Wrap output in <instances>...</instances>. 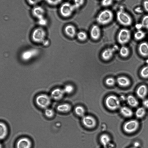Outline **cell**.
Returning <instances> with one entry per match:
<instances>
[{
    "instance_id": "cell-1",
    "label": "cell",
    "mask_w": 148,
    "mask_h": 148,
    "mask_svg": "<svg viewBox=\"0 0 148 148\" xmlns=\"http://www.w3.org/2000/svg\"><path fill=\"white\" fill-rule=\"evenodd\" d=\"M114 17L113 12L110 10L106 9L101 11L96 18L97 23L101 25H106L111 22Z\"/></svg>"
},
{
    "instance_id": "cell-2",
    "label": "cell",
    "mask_w": 148,
    "mask_h": 148,
    "mask_svg": "<svg viewBox=\"0 0 148 148\" xmlns=\"http://www.w3.org/2000/svg\"><path fill=\"white\" fill-rule=\"evenodd\" d=\"M46 32L41 26L35 28L33 31L32 38L33 41L37 43H43L45 41Z\"/></svg>"
},
{
    "instance_id": "cell-3",
    "label": "cell",
    "mask_w": 148,
    "mask_h": 148,
    "mask_svg": "<svg viewBox=\"0 0 148 148\" xmlns=\"http://www.w3.org/2000/svg\"><path fill=\"white\" fill-rule=\"evenodd\" d=\"M76 9L73 4L66 2L63 3L60 6L59 12L63 17L67 18L70 16L74 10Z\"/></svg>"
},
{
    "instance_id": "cell-4",
    "label": "cell",
    "mask_w": 148,
    "mask_h": 148,
    "mask_svg": "<svg viewBox=\"0 0 148 148\" xmlns=\"http://www.w3.org/2000/svg\"><path fill=\"white\" fill-rule=\"evenodd\" d=\"M105 103L107 108L112 110L117 109L120 106L119 99L114 95H110L106 99Z\"/></svg>"
},
{
    "instance_id": "cell-5",
    "label": "cell",
    "mask_w": 148,
    "mask_h": 148,
    "mask_svg": "<svg viewBox=\"0 0 148 148\" xmlns=\"http://www.w3.org/2000/svg\"><path fill=\"white\" fill-rule=\"evenodd\" d=\"M51 97L45 94H40L36 97V102L37 105L40 108L46 109L51 103Z\"/></svg>"
},
{
    "instance_id": "cell-6",
    "label": "cell",
    "mask_w": 148,
    "mask_h": 148,
    "mask_svg": "<svg viewBox=\"0 0 148 148\" xmlns=\"http://www.w3.org/2000/svg\"><path fill=\"white\" fill-rule=\"evenodd\" d=\"M116 18L119 22L123 25L128 26L132 24V20L131 16L123 11L120 10L117 12Z\"/></svg>"
},
{
    "instance_id": "cell-7",
    "label": "cell",
    "mask_w": 148,
    "mask_h": 148,
    "mask_svg": "<svg viewBox=\"0 0 148 148\" xmlns=\"http://www.w3.org/2000/svg\"><path fill=\"white\" fill-rule=\"evenodd\" d=\"M139 123L135 119L130 120L126 122L123 125L124 131L128 134H131L135 132L138 128Z\"/></svg>"
},
{
    "instance_id": "cell-8",
    "label": "cell",
    "mask_w": 148,
    "mask_h": 148,
    "mask_svg": "<svg viewBox=\"0 0 148 148\" xmlns=\"http://www.w3.org/2000/svg\"><path fill=\"white\" fill-rule=\"evenodd\" d=\"M31 13L33 16L38 20L45 18L46 11L42 6L37 5L33 7Z\"/></svg>"
},
{
    "instance_id": "cell-9",
    "label": "cell",
    "mask_w": 148,
    "mask_h": 148,
    "mask_svg": "<svg viewBox=\"0 0 148 148\" xmlns=\"http://www.w3.org/2000/svg\"><path fill=\"white\" fill-rule=\"evenodd\" d=\"M130 31L126 29H123L119 31L118 36V40L119 43L123 45L127 43L130 38Z\"/></svg>"
},
{
    "instance_id": "cell-10",
    "label": "cell",
    "mask_w": 148,
    "mask_h": 148,
    "mask_svg": "<svg viewBox=\"0 0 148 148\" xmlns=\"http://www.w3.org/2000/svg\"><path fill=\"white\" fill-rule=\"evenodd\" d=\"M38 53L37 49H32L23 52L21 55V59L24 61H27L36 56Z\"/></svg>"
},
{
    "instance_id": "cell-11",
    "label": "cell",
    "mask_w": 148,
    "mask_h": 148,
    "mask_svg": "<svg viewBox=\"0 0 148 148\" xmlns=\"http://www.w3.org/2000/svg\"><path fill=\"white\" fill-rule=\"evenodd\" d=\"M82 122L86 127L89 128H94L97 124L95 119L90 115L83 116L82 119Z\"/></svg>"
},
{
    "instance_id": "cell-12",
    "label": "cell",
    "mask_w": 148,
    "mask_h": 148,
    "mask_svg": "<svg viewBox=\"0 0 148 148\" xmlns=\"http://www.w3.org/2000/svg\"><path fill=\"white\" fill-rule=\"evenodd\" d=\"M31 141L27 137L22 138L19 139L16 144V148H31Z\"/></svg>"
},
{
    "instance_id": "cell-13",
    "label": "cell",
    "mask_w": 148,
    "mask_h": 148,
    "mask_svg": "<svg viewBox=\"0 0 148 148\" xmlns=\"http://www.w3.org/2000/svg\"><path fill=\"white\" fill-rule=\"evenodd\" d=\"M118 49V46L115 45L112 48L105 49L102 53V57L105 60L110 59L113 56L114 53Z\"/></svg>"
},
{
    "instance_id": "cell-14",
    "label": "cell",
    "mask_w": 148,
    "mask_h": 148,
    "mask_svg": "<svg viewBox=\"0 0 148 148\" xmlns=\"http://www.w3.org/2000/svg\"><path fill=\"white\" fill-rule=\"evenodd\" d=\"M65 93L63 89L57 88L53 90L51 93V98L56 100L61 99Z\"/></svg>"
},
{
    "instance_id": "cell-15",
    "label": "cell",
    "mask_w": 148,
    "mask_h": 148,
    "mask_svg": "<svg viewBox=\"0 0 148 148\" xmlns=\"http://www.w3.org/2000/svg\"><path fill=\"white\" fill-rule=\"evenodd\" d=\"M148 92L147 86L144 85L140 86L137 89L136 94L137 96L141 99H144L146 97Z\"/></svg>"
},
{
    "instance_id": "cell-16",
    "label": "cell",
    "mask_w": 148,
    "mask_h": 148,
    "mask_svg": "<svg viewBox=\"0 0 148 148\" xmlns=\"http://www.w3.org/2000/svg\"><path fill=\"white\" fill-rule=\"evenodd\" d=\"M101 33V29L97 25H94L91 29L90 36L93 39L97 40L100 37Z\"/></svg>"
},
{
    "instance_id": "cell-17",
    "label": "cell",
    "mask_w": 148,
    "mask_h": 148,
    "mask_svg": "<svg viewBox=\"0 0 148 148\" xmlns=\"http://www.w3.org/2000/svg\"><path fill=\"white\" fill-rule=\"evenodd\" d=\"M65 33L70 37H73L76 34V29L74 26L72 25H68L64 28Z\"/></svg>"
},
{
    "instance_id": "cell-18",
    "label": "cell",
    "mask_w": 148,
    "mask_h": 148,
    "mask_svg": "<svg viewBox=\"0 0 148 148\" xmlns=\"http://www.w3.org/2000/svg\"><path fill=\"white\" fill-rule=\"evenodd\" d=\"M139 51L143 56H148V44L146 42L141 43L139 47Z\"/></svg>"
},
{
    "instance_id": "cell-19",
    "label": "cell",
    "mask_w": 148,
    "mask_h": 148,
    "mask_svg": "<svg viewBox=\"0 0 148 148\" xmlns=\"http://www.w3.org/2000/svg\"><path fill=\"white\" fill-rule=\"evenodd\" d=\"M120 112L123 116L127 118L132 117L133 114L132 109L127 106L121 107L120 109Z\"/></svg>"
},
{
    "instance_id": "cell-20",
    "label": "cell",
    "mask_w": 148,
    "mask_h": 148,
    "mask_svg": "<svg viewBox=\"0 0 148 148\" xmlns=\"http://www.w3.org/2000/svg\"><path fill=\"white\" fill-rule=\"evenodd\" d=\"M0 138L2 140L5 138L8 133V129L6 124L4 123L1 122L0 124Z\"/></svg>"
},
{
    "instance_id": "cell-21",
    "label": "cell",
    "mask_w": 148,
    "mask_h": 148,
    "mask_svg": "<svg viewBox=\"0 0 148 148\" xmlns=\"http://www.w3.org/2000/svg\"><path fill=\"white\" fill-rule=\"evenodd\" d=\"M126 101L129 105L132 107H136L138 105V102L137 99L132 95H129L127 97Z\"/></svg>"
},
{
    "instance_id": "cell-22",
    "label": "cell",
    "mask_w": 148,
    "mask_h": 148,
    "mask_svg": "<svg viewBox=\"0 0 148 148\" xmlns=\"http://www.w3.org/2000/svg\"><path fill=\"white\" fill-rule=\"evenodd\" d=\"M117 82L121 86L125 87L129 86L130 81L129 79L125 77H120L117 78Z\"/></svg>"
},
{
    "instance_id": "cell-23",
    "label": "cell",
    "mask_w": 148,
    "mask_h": 148,
    "mask_svg": "<svg viewBox=\"0 0 148 148\" xmlns=\"http://www.w3.org/2000/svg\"><path fill=\"white\" fill-rule=\"evenodd\" d=\"M71 106L68 103H65L59 105L58 106L57 109L58 111L61 112H67L71 109Z\"/></svg>"
},
{
    "instance_id": "cell-24",
    "label": "cell",
    "mask_w": 148,
    "mask_h": 148,
    "mask_svg": "<svg viewBox=\"0 0 148 148\" xmlns=\"http://www.w3.org/2000/svg\"><path fill=\"white\" fill-rule=\"evenodd\" d=\"M100 141L101 144L105 147L107 146L110 141V138L108 134H103L100 137Z\"/></svg>"
},
{
    "instance_id": "cell-25",
    "label": "cell",
    "mask_w": 148,
    "mask_h": 148,
    "mask_svg": "<svg viewBox=\"0 0 148 148\" xmlns=\"http://www.w3.org/2000/svg\"><path fill=\"white\" fill-rule=\"evenodd\" d=\"M146 113L145 109L143 107H140L136 110L135 115L136 117L138 118L143 117L145 114Z\"/></svg>"
},
{
    "instance_id": "cell-26",
    "label": "cell",
    "mask_w": 148,
    "mask_h": 148,
    "mask_svg": "<svg viewBox=\"0 0 148 148\" xmlns=\"http://www.w3.org/2000/svg\"><path fill=\"white\" fill-rule=\"evenodd\" d=\"M75 113L78 116H83L85 113L84 108L82 106H77L76 107L75 109Z\"/></svg>"
},
{
    "instance_id": "cell-27",
    "label": "cell",
    "mask_w": 148,
    "mask_h": 148,
    "mask_svg": "<svg viewBox=\"0 0 148 148\" xmlns=\"http://www.w3.org/2000/svg\"><path fill=\"white\" fill-rule=\"evenodd\" d=\"M145 34L142 30H139L134 34L135 38L137 40H140L143 39L145 37Z\"/></svg>"
},
{
    "instance_id": "cell-28",
    "label": "cell",
    "mask_w": 148,
    "mask_h": 148,
    "mask_svg": "<svg viewBox=\"0 0 148 148\" xmlns=\"http://www.w3.org/2000/svg\"><path fill=\"white\" fill-rule=\"evenodd\" d=\"M119 53L120 55L122 57H126L128 55L129 50L127 47L123 46L120 49Z\"/></svg>"
},
{
    "instance_id": "cell-29",
    "label": "cell",
    "mask_w": 148,
    "mask_h": 148,
    "mask_svg": "<svg viewBox=\"0 0 148 148\" xmlns=\"http://www.w3.org/2000/svg\"><path fill=\"white\" fill-rule=\"evenodd\" d=\"M62 0H44L47 3L51 6H55L60 4Z\"/></svg>"
},
{
    "instance_id": "cell-30",
    "label": "cell",
    "mask_w": 148,
    "mask_h": 148,
    "mask_svg": "<svg viewBox=\"0 0 148 148\" xmlns=\"http://www.w3.org/2000/svg\"><path fill=\"white\" fill-rule=\"evenodd\" d=\"M45 114L47 117L51 118L54 115V112L53 109L51 108H47L45 109Z\"/></svg>"
},
{
    "instance_id": "cell-31",
    "label": "cell",
    "mask_w": 148,
    "mask_h": 148,
    "mask_svg": "<svg viewBox=\"0 0 148 148\" xmlns=\"http://www.w3.org/2000/svg\"><path fill=\"white\" fill-rule=\"evenodd\" d=\"M140 74L141 76L144 78H148V65L143 67L141 70Z\"/></svg>"
},
{
    "instance_id": "cell-32",
    "label": "cell",
    "mask_w": 148,
    "mask_h": 148,
    "mask_svg": "<svg viewBox=\"0 0 148 148\" xmlns=\"http://www.w3.org/2000/svg\"><path fill=\"white\" fill-rule=\"evenodd\" d=\"M77 36L79 40L82 41L86 40L87 37L86 33L83 31H81L78 32L77 34Z\"/></svg>"
},
{
    "instance_id": "cell-33",
    "label": "cell",
    "mask_w": 148,
    "mask_h": 148,
    "mask_svg": "<svg viewBox=\"0 0 148 148\" xmlns=\"http://www.w3.org/2000/svg\"><path fill=\"white\" fill-rule=\"evenodd\" d=\"M141 24L143 27L148 29V15H145L143 17Z\"/></svg>"
},
{
    "instance_id": "cell-34",
    "label": "cell",
    "mask_w": 148,
    "mask_h": 148,
    "mask_svg": "<svg viewBox=\"0 0 148 148\" xmlns=\"http://www.w3.org/2000/svg\"><path fill=\"white\" fill-rule=\"evenodd\" d=\"M63 90L65 93L70 94L73 91L74 88L71 85H68L65 86Z\"/></svg>"
},
{
    "instance_id": "cell-35",
    "label": "cell",
    "mask_w": 148,
    "mask_h": 148,
    "mask_svg": "<svg viewBox=\"0 0 148 148\" xmlns=\"http://www.w3.org/2000/svg\"><path fill=\"white\" fill-rule=\"evenodd\" d=\"M85 0H74L73 5L76 9L82 6L84 3Z\"/></svg>"
},
{
    "instance_id": "cell-36",
    "label": "cell",
    "mask_w": 148,
    "mask_h": 148,
    "mask_svg": "<svg viewBox=\"0 0 148 148\" xmlns=\"http://www.w3.org/2000/svg\"><path fill=\"white\" fill-rule=\"evenodd\" d=\"M115 81L114 79L112 77L108 78L106 80V84L110 86L114 85L115 83Z\"/></svg>"
},
{
    "instance_id": "cell-37",
    "label": "cell",
    "mask_w": 148,
    "mask_h": 148,
    "mask_svg": "<svg viewBox=\"0 0 148 148\" xmlns=\"http://www.w3.org/2000/svg\"><path fill=\"white\" fill-rule=\"evenodd\" d=\"M44 0H27L28 3L33 6L37 5L38 3Z\"/></svg>"
},
{
    "instance_id": "cell-38",
    "label": "cell",
    "mask_w": 148,
    "mask_h": 148,
    "mask_svg": "<svg viewBox=\"0 0 148 148\" xmlns=\"http://www.w3.org/2000/svg\"><path fill=\"white\" fill-rule=\"evenodd\" d=\"M113 0H102L101 5L104 7H107L111 5L113 3Z\"/></svg>"
},
{
    "instance_id": "cell-39",
    "label": "cell",
    "mask_w": 148,
    "mask_h": 148,
    "mask_svg": "<svg viewBox=\"0 0 148 148\" xmlns=\"http://www.w3.org/2000/svg\"><path fill=\"white\" fill-rule=\"evenodd\" d=\"M38 23L40 26H45L46 25L47 23V21L45 18L38 20Z\"/></svg>"
},
{
    "instance_id": "cell-40",
    "label": "cell",
    "mask_w": 148,
    "mask_h": 148,
    "mask_svg": "<svg viewBox=\"0 0 148 148\" xmlns=\"http://www.w3.org/2000/svg\"><path fill=\"white\" fill-rule=\"evenodd\" d=\"M143 107L145 109H148V99H145L142 102Z\"/></svg>"
},
{
    "instance_id": "cell-41",
    "label": "cell",
    "mask_w": 148,
    "mask_h": 148,
    "mask_svg": "<svg viewBox=\"0 0 148 148\" xmlns=\"http://www.w3.org/2000/svg\"><path fill=\"white\" fill-rule=\"evenodd\" d=\"M143 6L145 10L148 12V1H145L144 2Z\"/></svg>"
},
{
    "instance_id": "cell-42",
    "label": "cell",
    "mask_w": 148,
    "mask_h": 148,
    "mask_svg": "<svg viewBox=\"0 0 148 148\" xmlns=\"http://www.w3.org/2000/svg\"><path fill=\"white\" fill-rule=\"evenodd\" d=\"M136 12L139 13H142L143 12V10L140 7L136 8L135 10Z\"/></svg>"
},
{
    "instance_id": "cell-43",
    "label": "cell",
    "mask_w": 148,
    "mask_h": 148,
    "mask_svg": "<svg viewBox=\"0 0 148 148\" xmlns=\"http://www.w3.org/2000/svg\"><path fill=\"white\" fill-rule=\"evenodd\" d=\"M140 143L138 141L135 142L133 144V147L136 148H138L140 147Z\"/></svg>"
},
{
    "instance_id": "cell-44",
    "label": "cell",
    "mask_w": 148,
    "mask_h": 148,
    "mask_svg": "<svg viewBox=\"0 0 148 148\" xmlns=\"http://www.w3.org/2000/svg\"><path fill=\"white\" fill-rule=\"evenodd\" d=\"M136 27L137 28L140 30V29L143 27L141 24H137L136 25Z\"/></svg>"
},
{
    "instance_id": "cell-45",
    "label": "cell",
    "mask_w": 148,
    "mask_h": 148,
    "mask_svg": "<svg viewBox=\"0 0 148 148\" xmlns=\"http://www.w3.org/2000/svg\"><path fill=\"white\" fill-rule=\"evenodd\" d=\"M129 148H136L135 147H130Z\"/></svg>"
},
{
    "instance_id": "cell-46",
    "label": "cell",
    "mask_w": 148,
    "mask_h": 148,
    "mask_svg": "<svg viewBox=\"0 0 148 148\" xmlns=\"http://www.w3.org/2000/svg\"><path fill=\"white\" fill-rule=\"evenodd\" d=\"M115 0L117 1H121V0Z\"/></svg>"
}]
</instances>
